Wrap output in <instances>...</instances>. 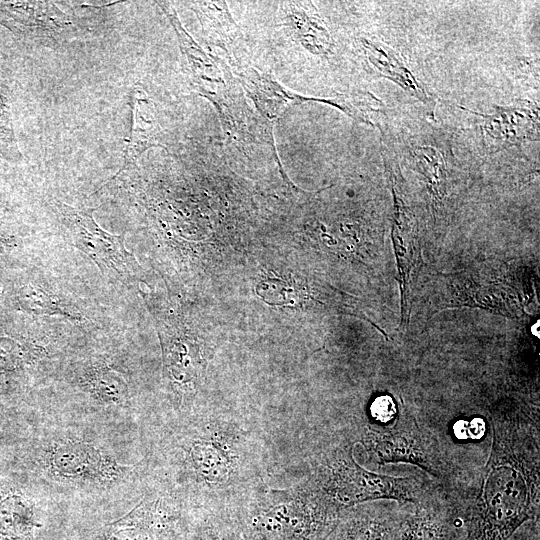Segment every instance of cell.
<instances>
[{
	"mask_svg": "<svg viewBox=\"0 0 540 540\" xmlns=\"http://www.w3.org/2000/svg\"><path fill=\"white\" fill-rule=\"evenodd\" d=\"M167 518L151 507L139 506L109 525L100 540H173Z\"/></svg>",
	"mask_w": 540,
	"mask_h": 540,
	"instance_id": "14",
	"label": "cell"
},
{
	"mask_svg": "<svg viewBox=\"0 0 540 540\" xmlns=\"http://www.w3.org/2000/svg\"><path fill=\"white\" fill-rule=\"evenodd\" d=\"M399 408L395 401L388 395L376 398L371 405V412L376 421L388 424L397 416Z\"/></svg>",
	"mask_w": 540,
	"mask_h": 540,
	"instance_id": "25",
	"label": "cell"
},
{
	"mask_svg": "<svg viewBox=\"0 0 540 540\" xmlns=\"http://www.w3.org/2000/svg\"><path fill=\"white\" fill-rule=\"evenodd\" d=\"M94 387L104 396L120 400L126 395V384L114 372L102 370L94 378Z\"/></svg>",
	"mask_w": 540,
	"mask_h": 540,
	"instance_id": "24",
	"label": "cell"
},
{
	"mask_svg": "<svg viewBox=\"0 0 540 540\" xmlns=\"http://www.w3.org/2000/svg\"><path fill=\"white\" fill-rule=\"evenodd\" d=\"M19 300L23 308L33 313L73 317V314L59 300L39 288L32 286L22 288Z\"/></svg>",
	"mask_w": 540,
	"mask_h": 540,
	"instance_id": "20",
	"label": "cell"
},
{
	"mask_svg": "<svg viewBox=\"0 0 540 540\" xmlns=\"http://www.w3.org/2000/svg\"><path fill=\"white\" fill-rule=\"evenodd\" d=\"M132 125L124 152V163L118 177L150 147L163 146L160 127L156 120L153 103L142 95L140 89L131 93Z\"/></svg>",
	"mask_w": 540,
	"mask_h": 540,
	"instance_id": "12",
	"label": "cell"
},
{
	"mask_svg": "<svg viewBox=\"0 0 540 540\" xmlns=\"http://www.w3.org/2000/svg\"><path fill=\"white\" fill-rule=\"evenodd\" d=\"M463 532L451 495L439 485L417 504H410L397 540H462Z\"/></svg>",
	"mask_w": 540,
	"mask_h": 540,
	"instance_id": "6",
	"label": "cell"
},
{
	"mask_svg": "<svg viewBox=\"0 0 540 540\" xmlns=\"http://www.w3.org/2000/svg\"><path fill=\"white\" fill-rule=\"evenodd\" d=\"M219 113L224 131L233 139L244 143L266 144L277 157L273 126L256 109H253L242 94L226 86L203 94Z\"/></svg>",
	"mask_w": 540,
	"mask_h": 540,
	"instance_id": "7",
	"label": "cell"
},
{
	"mask_svg": "<svg viewBox=\"0 0 540 540\" xmlns=\"http://www.w3.org/2000/svg\"><path fill=\"white\" fill-rule=\"evenodd\" d=\"M394 193V221L392 225V242L396 258L397 276L401 293V324L409 320V291L411 274L421 260L420 244L417 231L412 223L407 208Z\"/></svg>",
	"mask_w": 540,
	"mask_h": 540,
	"instance_id": "10",
	"label": "cell"
},
{
	"mask_svg": "<svg viewBox=\"0 0 540 540\" xmlns=\"http://www.w3.org/2000/svg\"><path fill=\"white\" fill-rule=\"evenodd\" d=\"M33 526L32 512L20 498L11 497L0 504L2 540H29Z\"/></svg>",
	"mask_w": 540,
	"mask_h": 540,
	"instance_id": "17",
	"label": "cell"
},
{
	"mask_svg": "<svg viewBox=\"0 0 540 540\" xmlns=\"http://www.w3.org/2000/svg\"><path fill=\"white\" fill-rule=\"evenodd\" d=\"M199 540H225V538L213 525L207 524L202 526Z\"/></svg>",
	"mask_w": 540,
	"mask_h": 540,
	"instance_id": "27",
	"label": "cell"
},
{
	"mask_svg": "<svg viewBox=\"0 0 540 540\" xmlns=\"http://www.w3.org/2000/svg\"><path fill=\"white\" fill-rule=\"evenodd\" d=\"M237 77L257 112L274 125L293 105L322 99L305 97L288 90L273 76L252 67L239 68Z\"/></svg>",
	"mask_w": 540,
	"mask_h": 540,
	"instance_id": "8",
	"label": "cell"
},
{
	"mask_svg": "<svg viewBox=\"0 0 540 540\" xmlns=\"http://www.w3.org/2000/svg\"><path fill=\"white\" fill-rule=\"evenodd\" d=\"M411 503L374 500L339 513L324 540H397Z\"/></svg>",
	"mask_w": 540,
	"mask_h": 540,
	"instance_id": "5",
	"label": "cell"
},
{
	"mask_svg": "<svg viewBox=\"0 0 540 540\" xmlns=\"http://www.w3.org/2000/svg\"><path fill=\"white\" fill-rule=\"evenodd\" d=\"M54 455L55 468L70 477L95 472L101 463L98 453L84 444L62 446Z\"/></svg>",
	"mask_w": 540,
	"mask_h": 540,
	"instance_id": "18",
	"label": "cell"
},
{
	"mask_svg": "<svg viewBox=\"0 0 540 540\" xmlns=\"http://www.w3.org/2000/svg\"><path fill=\"white\" fill-rule=\"evenodd\" d=\"M0 153L9 160L21 157L12 127L8 99L3 89H0Z\"/></svg>",
	"mask_w": 540,
	"mask_h": 540,
	"instance_id": "22",
	"label": "cell"
},
{
	"mask_svg": "<svg viewBox=\"0 0 540 540\" xmlns=\"http://www.w3.org/2000/svg\"><path fill=\"white\" fill-rule=\"evenodd\" d=\"M222 455L207 445H197L193 452L198 468L208 478H222L227 473V462Z\"/></svg>",
	"mask_w": 540,
	"mask_h": 540,
	"instance_id": "23",
	"label": "cell"
},
{
	"mask_svg": "<svg viewBox=\"0 0 540 540\" xmlns=\"http://www.w3.org/2000/svg\"><path fill=\"white\" fill-rule=\"evenodd\" d=\"M362 43L370 62L378 71L400 85L410 95L424 103L429 102L424 88L392 49L366 39H362Z\"/></svg>",
	"mask_w": 540,
	"mask_h": 540,
	"instance_id": "15",
	"label": "cell"
},
{
	"mask_svg": "<svg viewBox=\"0 0 540 540\" xmlns=\"http://www.w3.org/2000/svg\"><path fill=\"white\" fill-rule=\"evenodd\" d=\"M177 35L186 69L192 84L202 96L226 86L222 71L181 24L175 9L159 3Z\"/></svg>",
	"mask_w": 540,
	"mask_h": 540,
	"instance_id": "11",
	"label": "cell"
},
{
	"mask_svg": "<svg viewBox=\"0 0 540 540\" xmlns=\"http://www.w3.org/2000/svg\"><path fill=\"white\" fill-rule=\"evenodd\" d=\"M0 20L14 31L43 40L68 32L72 23L68 15L52 2H18L0 7Z\"/></svg>",
	"mask_w": 540,
	"mask_h": 540,
	"instance_id": "9",
	"label": "cell"
},
{
	"mask_svg": "<svg viewBox=\"0 0 540 540\" xmlns=\"http://www.w3.org/2000/svg\"><path fill=\"white\" fill-rule=\"evenodd\" d=\"M166 360L174 378L178 380H189L195 376L198 359L197 352L183 342L173 343L168 348Z\"/></svg>",
	"mask_w": 540,
	"mask_h": 540,
	"instance_id": "21",
	"label": "cell"
},
{
	"mask_svg": "<svg viewBox=\"0 0 540 540\" xmlns=\"http://www.w3.org/2000/svg\"><path fill=\"white\" fill-rule=\"evenodd\" d=\"M195 11L204 28L212 35L215 43H229L237 37L238 26L225 2H194Z\"/></svg>",
	"mask_w": 540,
	"mask_h": 540,
	"instance_id": "16",
	"label": "cell"
},
{
	"mask_svg": "<svg viewBox=\"0 0 540 540\" xmlns=\"http://www.w3.org/2000/svg\"><path fill=\"white\" fill-rule=\"evenodd\" d=\"M328 491L332 504L346 506L374 500L417 504L440 484L424 474L391 476L367 471L352 460H340L330 469Z\"/></svg>",
	"mask_w": 540,
	"mask_h": 540,
	"instance_id": "2",
	"label": "cell"
},
{
	"mask_svg": "<svg viewBox=\"0 0 540 540\" xmlns=\"http://www.w3.org/2000/svg\"><path fill=\"white\" fill-rule=\"evenodd\" d=\"M391 426L369 428L365 445L378 464L409 463L436 479L447 474V464L435 439L422 430L405 408Z\"/></svg>",
	"mask_w": 540,
	"mask_h": 540,
	"instance_id": "3",
	"label": "cell"
},
{
	"mask_svg": "<svg viewBox=\"0 0 540 540\" xmlns=\"http://www.w3.org/2000/svg\"><path fill=\"white\" fill-rule=\"evenodd\" d=\"M63 223L75 246L88 255L102 271L115 273L126 281L139 268L134 256L126 249L124 237L104 231L95 222L92 211L57 202Z\"/></svg>",
	"mask_w": 540,
	"mask_h": 540,
	"instance_id": "4",
	"label": "cell"
},
{
	"mask_svg": "<svg viewBox=\"0 0 540 540\" xmlns=\"http://www.w3.org/2000/svg\"><path fill=\"white\" fill-rule=\"evenodd\" d=\"M493 446L476 496H452L462 540H507L539 519L538 446L518 417L493 420Z\"/></svg>",
	"mask_w": 540,
	"mask_h": 540,
	"instance_id": "1",
	"label": "cell"
},
{
	"mask_svg": "<svg viewBox=\"0 0 540 540\" xmlns=\"http://www.w3.org/2000/svg\"><path fill=\"white\" fill-rule=\"evenodd\" d=\"M286 25L294 38L307 50L318 55L331 52L330 33L311 3L291 1L284 3Z\"/></svg>",
	"mask_w": 540,
	"mask_h": 540,
	"instance_id": "13",
	"label": "cell"
},
{
	"mask_svg": "<svg viewBox=\"0 0 540 540\" xmlns=\"http://www.w3.org/2000/svg\"><path fill=\"white\" fill-rule=\"evenodd\" d=\"M507 540H540L539 519L527 521L520 526Z\"/></svg>",
	"mask_w": 540,
	"mask_h": 540,
	"instance_id": "26",
	"label": "cell"
},
{
	"mask_svg": "<svg viewBox=\"0 0 540 540\" xmlns=\"http://www.w3.org/2000/svg\"><path fill=\"white\" fill-rule=\"evenodd\" d=\"M256 292L270 305L296 307L303 300L300 288L277 278H268L259 282Z\"/></svg>",
	"mask_w": 540,
	"mask_h": 540,
	"instance_id": "19",
	"label": "cell"
}]
</instances>
